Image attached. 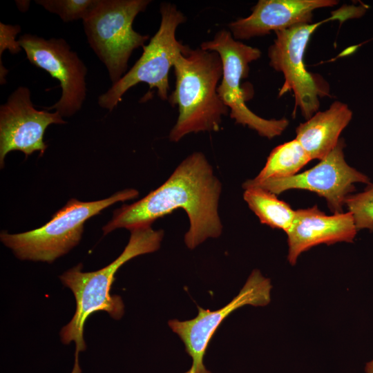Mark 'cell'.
Returning a JSON list of instances; mask_svg holds the SVG:
<instances>
[{
  "label": "cell",
  "mask_w": 373,
  "mask_h": 373,
  "mask_svg": "<svg viewBox=\"0 0 373 373\" xmlns=\"http://www.w3.org/2000/svg\"><path fill=\"white\" fill-rule=\"evenodd\" d=\"M66 122L57 111L37 110L31 101L30 90L19 86L0 106V164L12 151H20L27 157L39 151L40 156L47 149L44 135L52 124H64Z\"/></svg>",
  "instance_id": "7c38bea8"
},
{
  "label": "cell",
  "mask_w": 373,
  "mask_h": 373,
  "mask_svg": "<svg viewBox=\"0 0 373 373\" xmlns=\"http://www.w3.org/2000/svg\"><path fill=\"white\" fill-rule=\"evenodd\" d=\"M200 48L216 51L221 58L222 76L217 92L230 109V117L235 122L247 126L269 139L281 135L289 121L285 118L267 119L256 115L246 105L247 98L241 87V80L248 77L249 64L260 57L261 51L236 41L226 30L218 32L212 40L202 42Z\"/></svg>",
  "instance_id": "ba28073f"
},
{
  "label": "cell",
  "mask_w": 373,
  "mask_h": 373,
  "mask_svg": "<svg viewBox=\"0 0 373 373\" xmlns=\"http://www.w3.org/2000/svg\"><path fill=\"white\" fill-rule=\"evenodd\" d=\"M173 68L175 87L168 100L178 106L179 115L169 140L177 142L191 133L219 131L229 108L217 92L222 76L218 53L189 48L178 57Z\"/></svg>",
  "instance_id": "3957f363"
},
{
  "label": "cell",
  "mask_w": 373,
  "mask_h": 373,
  "mask_svg": "<svg viewBox=\"0 0 373 373\" xmlns=\"http://www.w3.org/2000/svg\"><path fill=\"white\" fill-rule=\"evenodd\" d=\"M354 220L357 230L373 231V184L362 192L349 195L345 202Z\"/></svg>",
  "instance_id": "ac0fdd59"
},
{
  "label": "cell",
  "mask_w": 373,
  "mask_h": 373,
  "mask_svg": "<svg viewBox=\"0 0 373 373\" xmlns=\"http://www.w3.org/2000/svg\"><path fill=\"white\" fill-rule=\"evenodd\" d=\"M97 0H36L35 3L48 12L57 15L64 22H70L86 16Z\"/></svg>",
  "instance_id": "d6986e66"
},
{
  "label": "cell",
  "mask_w": 373,
  "mask_h": 373,
  "mask_svg": "<svg viewBox=\"0 0 373 373\" xmlns=\"http://www.w3.org/2000/svg\"><path fill=\"white\" fill-rule=\"evenodd\" d=\"M344 146V141L341 138L335 148L312 169L291 177L258 183L247 180L242 188H260L276 195L292 189H305L323 197L334 213H343L347 197L355 190L354 183L370 184L367 175L345 162Z\"/></svg>",
  "instance_id": "30bf717a"
},
{
  "label": "cell",
  "mask_w": 373,
  "mask_h": 373,
  "mask_svg": "<svg viewBox=\"0 0 373 373\" xmlns=\"http://www.w3.org/2000/svg\"><path fill=\"white\" fill-rule=\"evenodd\" d=\"M336 0H260L247 17L229 24L235 39H249L300 23H311L313 11L332 7Z\"/></svg>",
  "instance_id": "5bb4252c"
},
{
  "label": "cell",
  "mask_w": 373,
  "mask_h": 373,
  "mask_svg": "<svg viewBox=\"0 0 373 373\" xmlns=\"http://www.w3.org/2000/svg\"><path fill=\"white\" fill-rule=\"evenodd\" d=\"M130 231V239L124 251L107 266L95 271L83 272L82 264L79 263L59 276L62 284L73 292L76 302L72 319L60 331L62 343L68 345L73 342L75 344V363L71 373H82L78 356L79 353L86 348L84 329L87 318L96 312L104 311L115 320H119L124 313L121 297L110 294L117 271L129 260L157 250L164 236L163 230L156 231L151 227Z\"/></svg>",
  "instance_id": "7a4b0ae2"
},
{
  "label": "cell",
  "mask_w": 373,
  "mask_h": 373,
  "mask_svg": "<svg viewBox=\"0 0 373 373\" xmlns=\"http://www.w3.org/2000/svg\"><path fill=\"white\" fill-rule=\"evenodd\" d=\"M243 198L249 209L258 216L261 223L285 233L289 229L295 216V211L276 195L257 187L245 189Z\"/></svg>",
  "instance_id": "e0dca14e"
},
{
  "label": "cell",
  "mask_w": 373,
  "mask_h": 373,
  "mask_svg": "<svg viewBox=\"0 0 373 373\" xmlns=\"http://www.w3.org/2000/svg\"><path fill=\"white\" fill-rule=\"evenodd\" d=\"M221 188L204 154L195 152L157 189L140 200L115 210L112 220L102 229L104 236L117 228L131 231L151 227L159 218L183 209L190 221L184 242L193 249L206 239L218 238L222 233L218 211Z\"/></svg>",
  "instance_id": "6da1fadb"
},
{
  "label": "cell",
  "mask_w": 373,
  "mask_h": 373,
  "mask_svg": "<svg viewBox=\"0 0 373 373\" xmlns=\"http://www.w3.org/2000/svg\"><path fill=\"white\" fill-rule=\"evenodd\" d=\"M150 0H97L83 19L88 42L105 65L113 84L125 74L134 50L144 46L149 35L133 28L135 17Z\"/></svg>",
  "instance_id": "5b68a950"
},
{
  "label": "cell",
  "mask_w": 373,
  "mask_h": 373,
  "mask_svg": "<svg viewBox=\"0 0 373 373\" xmlns=\"http://www.w3.org/2000/svg\"><path fill=\"white\" fill-rule=\"evenodd\" d=\"M364 370L365 373H373V359L365 364Z\"/></svg>",
  "instance_id": "44dd1931"
},
{
  "label": "cell",
  "mask_w": 373,
  "mask_h": 373,
  "mask_svg": "<svg viewBox=\"0 0 373 373\" xmlns=\"http://www.w3.org/2000/svg\"><path fill=\"white\" fill-rule=\"evenodd\" d=\"M17 41L31 64L59 82V99L45 110L54 109L62 117H70L79 111L86 96L87 68L66 41L62 38L45 39L31 34L23 35Z\"/></svg>",
  "instance_id": "9c48e42d"
},
{
  "label": "cell",
  "mask_w": 373,
  "mask_h": 373,
  "mask_svg": "<svg viewBox=\"0 0 373 373\" xmlns=\"http://www.w3.org/2000/svg\"><path fill=\"white\" fill-rule=\"evenodd\" d=\"M352 117L348 106L336 101L326 111L316 113L300 124L296 130V139L312 160H321L335 148Z\"/></svg>",
  "instance_id": "9a60e30c"
},
{
  "label": "cell",
  "mask_w": 373,
  "mask_h": 373,
  "mask_svg": "<svg viewBox=\"0 0 373 373\" xmlns=\"http://www.w3.org/2000/svg\"><path fill=\"white\" fill-rule=\"evenodd\" d=\"M365 10V6H345L320 22L297 24L275 32L276 37L269 47L268 57L270 66L284 75L285 82L279 96L292 90L296 106L300 109L305 119L316 113L320 106L319 97L326 95L327 92L316 77L307 70L304 64L305 51L311 35L324 22L359 18Z\"/></svg>",
  "instance_id": "8992f818"
},
{
  "label": "cell",
  "mask_w": 373,
  "mask_h": 373,
  "mask_svg": "<svg viewBox=\"0 0 373 373\" xmlns=\"http://www.w3.org/2000/svg\"><path fill=\"white\" fill-rule=\"evenodd\" d=\"M138 194L137 190L128 189L97 201L72 198L42 227L17 234L2 231L0 238L21 260L51 263L79 242L88 219L117 202L134 199Z\"/></svg>",
  "instance_id": "277c9868"
},
{
  "label": "cell",
  "mask_w": 373,
  "mask_h": 373,
  "mask_svg": "<svg viewBox=\"0 0 373 373\" xmlns=\"http://www.w3.org/2000/svg\"><path fill=\"white\" fill-rule=\"evenodd\" d=\"M271 281L258 269H254L245 284L232 300L216 310L199 306L197 316L191 320H170L168 323L185 345V351L192 359L191 368L184 373H211L204 365V356L211 337L221 323L232 312L244 305L265 306L271 300Z\"/></svg>",
  "instance_id": "8fae6325"
},
{
  "label": "cell",
  "mask_w": 373,
  "mask_h": 373,
  "mask_svg": "<svg viewBox=\"0 0 373 373\" xmlns=\"http://www.w3.org/2000/svg\"><path fill=\"white\" fill-rule=\"evenodd\" d=\"M20 30L19 25L12 26L0 23V57L6 49H8L12 54H17L21 51L22 48L18 41L15 40L16 35Z\"/></svg>",
  "instance_id": "ffe728a7"
},
{
  "label": "cell",
  "mask_w": 373,
  "mask_h": 373,
  "mask_svg": "<svg viewBox=\"0 0 373 373\" xmlns=\"http://www.w3.org/2000/svg\"><path fill=\"white\" fill-rule=\"evenodd\" d=\"M311 160L296 139L285 142L271 151L265 166L258 175L247 181L250 183H258L295 175Z\"/></svg>",
  "instance_id": "2e32d148"
},
{
  "label": "cell",
  "mask_w": 373,
  "mask_h": 373,
  "mask_svg": "<svg viewBox=\"0 0 373 373\" xmlns=\"http://www.w3.org/2000/svg\"><path fill=\"white\" fill-rule=\"evenodd\" d=\"M161 23L158 30L146 46L140 59L124 75L98 97L102 108L112 111L121 101L122 95L138 83L155 88L158 97L168 99L169 74L178 57L185 53L189 46L176 39L178 26L186 21L184 15L171 3H162L160 8Z\"/></svg>",
  "instance_id": "52a82bcc"
},
{
  "label": "cell",
  "mask_w": 373,
  "mask_h": 373,
  "mask_svg": "<svg viewBox=\"0 0 373 373\" xmlns=\"http://www.w3.org/2000/svg\"><path fill=\"white\" fill-rule=\"evenodd\" d=\"M357 231L350 211L327 216L316 206L298 209L286 232L289 247L287 260L294 265L303 252L316 245L352 242Z\"/></svg>",
  "instance_id": "4fadbf2b"
}]
</instances>
